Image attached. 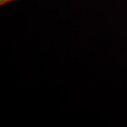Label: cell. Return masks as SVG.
<instances>
[{
    "mask_svg": "<svg viewBox=\"0 0 127 127\" xmlns=\"http://www.w3.org/2000/svg\"><path fill=\"white\" fill-rule=\"evenodd\" d=\"M14 1H16V0H0V5H1V6H3V5L9 3V2Z\"/></svg>",
    "mask_w": 127,
    "mask_h": 127,
    "instance_id": "6da1fadb",
    "label": "cell"
}]
</instances>
